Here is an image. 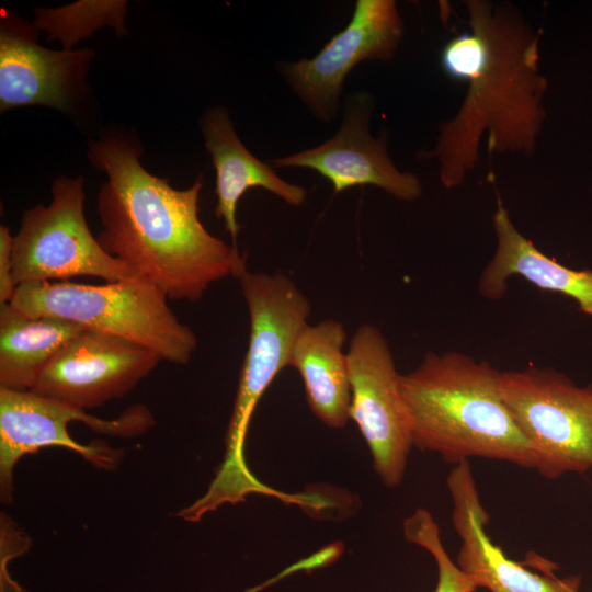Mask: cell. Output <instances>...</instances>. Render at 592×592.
<instances>
[{"label":"cell","instance_id":"obj_1","mask_svg":"<svg viewBox=\"0 0 592 592\" xmlns=\"http://www.w3.org/2000/svg\"><path fill=\"white\" fill-rule=\"evenodd\" d=\"M464 3L469 29L446 42L440 65L447 77L466 83V94L455 115L440 124L434 148L418 155L437 160L447 189L476 168L485 136L489 155H533L546 117L540 32L511 4Z\"/></svg>","mask_w":592,"mask_h":592},{"label":"cell","instance_id":"obj_2","mask_svg":"<svg viewBox=\"0 0 592 592\" xmlns=\"http://www.w3.org/2000/svg\"><path fill=\"white\" fill-rule=\"evenodd\" d=\"M141 150L121 136L89 145L91 163L107 175L98 197L105 252L126 263L168 299L200 300L216 282L247 270L234 246L213 236L200 219L202 175L185 190L149 173Z\"/></svg>","mask_w":592,"mask_h":592},{"label":"cell","instance_id":"obj_10","mask_svg":"<svg viewBox=\"0 0 592 592\" xmlns=\"http://www.w3.org/2000/svg\"><path fill=\"white\" fill-rule=\"evenodd\" d=\"M403 32L395 0H357L349 24L316 56L280 64L277 70L306 109L330 123L340 110L350 72L365 60H390Z\"/></svg>","mask_w":592,"mask_h":592},{"label":"cell","instance_id":"obj_17","mask_svg":"<svg viewBox=\"0 0 592 592\" xmlns=\"http://www.w3.org/2000/svg\"><path fill=\"white\" fill-rule=\"evenodd\" d=\"M346 332L334 319L307 325L292 350L289 366L300 375L308 406L327 426L343 428L350 419L351 383Z\"/></svg>","mask_w":592,"mask_h":592},{"label":"cell","instance_id":"obj_3","mask_svg":"<svg viewBox=\"0 0 592 592\" xmlns=\"http://www.w3.org/2000/svg\"><path fill=\"white\" fill-rule=\"evenodd\" d=\"M501 372L459 352H429L399 388L413 446L457 465L471 457L535 468L536 456L505 407Z\"/></svg>","mask_w":592,"mask_h":592},{"label":"cell","instance_id":"obj_12","mask_svg":"<svg viewBox=\"0 0 592 592\" xmlns=\"http://www.w3.org/2000/svg\"><path fill=\"white\" fill-rule=\"evenodd\" d=\"M374 96L355 91L342 104L338 132L325 143L270 161L274 168H306L331 182L335 193L353 186L374 185L392 197L411 202L422 194L420 179L400 171L388 155L385 137L369 133Z\"/></svg>","mask_w":592,"mask_h":592},{"label":"cell","instance_id":"obj_20","mask_svg":"<svg viewBox=\"0 0 592 592\" xmlns=\"http://www.w3.org/2000/svg\"><path fill=\"white\" fill-rule=\"evenodd\" d=\"M405 538L421 546L432 555L437 567L434 592H475L476 583L453 562L445 550L441 532L433 516L425 509H418L403 522Z\"/></svg>","mask_w":592,"mask_h":592},{"label":"cell","instance_id":"obj_5","mask_svg":"<svg viewBox=\"0 0 592 592\" xmlns=\"http://www.w3.org/2000/svg\"><path fill=\"white\" fill-rule=\"evenodd\" d=\"M10 305L32 317H57L129 340L160 361L178 365L187 364L198 344L193 330L169 307L168 297L140 276L103 285L69 281L21 284Z\"/></svg>","mask_w":592,"mask_h":592},{"label":"cell","instance_id":"obj_13","mask_svg":"<svg viewBox=\"0 0 592 592\" xmlns=\"http://www.w3.org/2000/svg\"><path fill=\"white\" fill-rule=\"evenodd\" d=\"M453 527L460 538L457 566L490 592H579L580 577L538 574L505 556L486 532L489 514L478 493L469 460L454 465L447 480Z\"/></svg>","mask_w":592,"mask_h":592},{"label":"cell","instance_id":"obj_8","mask_svg":"<svg viewBox=\"0 0 592 592\" xmlns=\"http://www.w3.org/2000/svg\"><path fill=\"white\" fill-rule=\"evenodd\" d=\"M72 421L84 423L95 433L130 439L144 434L155 418L144 405H134L117 418L105 420L31 390L0 387V496L3 503L13 499V469L26 454L43 447L60 446L77 452L91 464L113 469L123 453L99 442L83 445L68 433Z\"/></svg>","mask_w":592,"mask_h":592},{"label":"cell","instance_id":"obj_11","mask_svg":"<svg viewBox=\"0 0 592 592\" xmlns=\"http://www.w3.org/2000/svg\"><path fill=\"white\" fill-rule=\"evenodd\" d=\"M159 362L140 344L84 328L45 366L31 391L93 409L127 395Z\"/></svg>","mask_w":592,"mask_h":592},{"label":"cell","instance_id":"obj_18","mask_svg":"<svg viewBox=\"0 0 592 592\" xmlns=\"http://www.w3.org/2000/svg\"><path fill=\"white\" fill-rule=\"evenodd\" d=\"M84 327L0 305V387L31 390L53 357Z\"/></svg>","mask_w":592,"mask_h":592},{"label":"cell","instance_id":"obj_19","mask_svg":"<svg viewBox=\"0 0 592 592\" xmlns=\"http://www.w3.org/2000/svg\"><path fill=\"white\" fill-rule=\"evenodd\" d=\"M126 8L125 1H79L58 9H39L34 27L45 30L49 39L58 38L64 49L70 50L80 38L104 25H111L117 34L126 33Z\"/></svg>","mask_w":592,"mask_h":592},{"label":"cell","instance_id":"obj_6","mask_svg":"<svg viewBox=\"0 0 592 592\" xmlns=\"http://www.w3.org/2000/svg\"><path fill=\"white\" fill-rule=\"evenodd\" d=\"M500 392L548 479L592 468V385L550 368L501 372Z\"/></svg>","mask_w":592,"mask_h":592},{"label":"cell","instance_id":"obj_4","mask_svg":"<svg viewBox=\"0 0 592 592\" xmlns=\"http://www.w3.org/2000/svg\"><path fill=\"white\" fill-rule=\"evenodd\" d=\"M238 280L250 334L225 435L224 460L210 482L212 490L228 500L243 499L261 487L244 459L248 426L263 394L289 366L293 346L311 311L308 298L285 275L246 270Z\"/></svg>","mask_w":592,"mask_h":592},{"label":"cell","instance_id":"obj_9","mask_svg":"<svg viewBox=\"0 0 592 592\" xmlns=\"http://www.w3.org/2000/svg\"><path fill=\"white\" fill-rule=\"evenodd\" d=\"M346 354L350 419L358 426L383 483L396 487L403 480L413 446L411 424L399 388L400 374L387 340L375 326L358 327Z\"/></svg>","mask_w":592,"mask_h":592},{"label":"cell","instance_id":"obj_14","mask_svg":"<svg viewBox=\"0 0 592 592\" xmlns=\"http://www.w3.org/2000/svg\"><path fill=\"white\" fill-rule=\"evenodd\" d=\"M34 31L25 23L1 22V112L25 105L66 110L93 58L87 48L47 49L37 44Z\"/></svg>","mask_w":592,"mask_h":592},{"label":"cell","instance_id":"obj_7","mask_svg":"<svg viewBox=\"0 0 592 592\" xmlns=\"http://www.w3.org/2000/svg\"><path fill=\"white\" fill-rule=\"evenodd\" d=\"M84 180L56 179L52 202L29 208L12 237V277L16 286L94 276L106 282L139 276L112 257L91 234L84 215Z\"/></svg>","mask_w":592,"mask_h":592},{"label":"cell","instance_id":"obj_15","mask_svg":"<svg viewBox=\"0 0 592 592\" xmlns=\"http://www.w3.org/2000/svg\"><path fill=\"white\" fill-rule=\"evenodd\" d=\"M202 132L216 172L215 215L224 221L236 249L239 231L237 204L248 190L262 187L291 206H300L305 202V187L286 182L270 163L259 160L246 148L225 107L216 106L205 112Z\"/></svg>","mask_w":592,"mask_h":592},{"label":"cell","instance_id":"obj_21","mask_svg":"<svg viewBox=\"0 0 592 592\" xmlns=\"http://www.w3.org/2000/svg\"><path fill=\"white\" fill-rule=\"evenodd\" d=\"M12 235L7 226H0V305L13 298L16 285L12 277Z\"/></svg>","mask_w":592,"mask_h":592},{"label":"cell","instance_id":"obj_16","mask_svg":"<svg viewBox=\"0 0 592 592\" xmlns=\"http://www.w3.org/2000/svg\"><path fill=\"white\" fill-rule=\"evenodd\" d=\"M492 226L497 247L478 282L481 296L500 299L506 293L508 281L516 275L540 289L572 298L580 311L592 317L591 270L568 267L543 253L515 227L500 202L492 216Z\"/></svg>","mask_w":592,"mask_h":592}]
</instances>
